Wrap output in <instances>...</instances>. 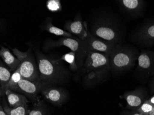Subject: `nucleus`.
Wrapping results in <instances>:
<instances>
[{"instance_id": "17", "label": "nucleus", "mask_w": 154, "mask_h": 115, "mask_svg": "<svg viewBox=\"0 0 154 115\" xmlns=\"http://www.w3.org/2000/svg\"><path fill=\"white\" fill-rule=\"evenodd\" d=\"M12 74L11 71L8 68H6L1 61L0 65V85H1V96L5 95V91L7 89V86L8 85Z\"/></svg>"}, {"instance_id": "14", "label": "nucleus", "mask_w": 154, "mask_h": 115, "mask_svg": "<svg viewBox=\"0 0 154 115\" xmlns=\"http://www.w3.org/2000/svg\"><path fill=\"white\" fill-rule=\"evenodd\" d=\"M124 98L128 107L136 110L145 101L142 93L137 90L125 92Z\"/></svg>"}, {"instance_id": "4", "label": "nucleus", "mask_w": 154, "mask_h": 115, "mask_svg": "<svg viewBox=\"0 0 154 115\" xmlns=\"http://www.w3.org/2000/svg\"><path fill=\"white\" fill-rule=\"evenodd\" d=\"M64 46L71 49L76 54V61L79 69L81 70L84 65L89 50L86 41L78 38L62 37L58 40L47 39L44 44V49L49 50L55 47Z\"/></svg>"}, {"instance_id": "20", "label": "nucleus", "mask_w": 154, "mask_h": 115, "mask_svg": "<svg viewBox=\"0 0 154 115\" xmlns=\"http://www.w3.org/2000/svg\"><path fill=\"white\" fill-rule=\"evenodd\" d=\"M3 108L8 115H26L27 113V105L20 106L12 108L6 103L4 104Z\"/></svg>"}, {"instance_id": "27", "label": "nucleus", "mask_w": 154, "mask_h": 115, "mask_svg": "<svg viewBox=\"0 0 154 115\" xmlns=\"http://www.w3.org/2000/svg\"><path fill=\"white\" fill-rule=\"evenodd\" d=\"M131 115H142L141 113L138 112V111H137L136 112H135V113H133V114H131Z\"/></svg>"}, {"instance_id": "12", "label": "nucleus", "mask_w": 154, "mask_h": 115, "mask_svg": "<svg viewBox=\"0 0 154 115\" xmlns=\"http://www.w3.org/2000/svg\"><path fill=\"white\" fill-rule=\"evenodd\" d=\"M5 95L7 96L8 104L12 108L20 106L27 105L29 102L27 98L24 95L13 91L9 89L5 91Z\"/></svg>"}, {"instance_id": "5", "label": "nucleus", "mask_w": 154, "mask_h": 115, "mask_svg": "<svg viewBox=\"0 0 154 115\" xmlns=\"http://www.w3.org/2000/svg\"><path fill=\"white\" fill-rule=\"evenodd\" d=\"M110 70L120 72L130 69L138 58L136 50L128 45L116 46L110 54Z\"/></svg>"}, {"instance_id": "2", "label": "nucleus", "mask_w": 154, "mask_h": 115, "mask_svg": "<svg viewBox=\"0 0 154 115\" xmlns=\"http://www.w3.org/2000/svg\"><path fill=\"white\" fill-rule=\"evenodd\" d=\"M81 70L86 83L91 84L99 82L110 70L109 55L89 50Z\"/></svg>"}, {"instance_id": "18", "label": "nucleus", "mask_w": 154, "mask_h": 115, "mask_svg": "<svg viewBox=\"0 0 154 115\" xmlns=\"http://www.w3.org/2000/svg\"><path fill=\"white\" fill-rule=\"evenodd\" d=\"M46 24H45L44 26V30L47 31L48 32L55 35H59V36H62L66 38H75L76 36L73 35L72 34L64 30H62L61 29L54 26L52 24V20H48Z\"/></svg>"}, {"instance_id": "24", "label": "nucleus", "mask_w": 154, "mask_h": 115, "mask_svg": "<svg viewBox=\"0 0 154 115\" xmlns=\"http://www.w3.org/2000/svg\"><path fill=\"white\" fill-rule=\"evenodd\" d=\"M154 106L146 100L136 110L142 115H149Z\"/></svg>"}, {"instance_id": "1", "label": "nucleus", "mask_w": 154, "mask_h": 115, "mask_svg": "<svg viewBox=\"0 0 154 115\" xmlns=\"http://www.w3.org/2000/svg\"><path fill=\"white\" fill-rule=\"evenodd\" d=\"M91 33L94 37L113 44H122L124 31L116 17L105 14L96 19L91 26Z\"/></svg>"}, {"instance_id": "22", "label": "nucleus", "mask_w": 154, "mask_h": 115, "mask_svg": "<svg viewBox=\"0 0 154 115\" xmlns=\"http://www.w3.org/2000/svg\"><path fill=\"white\" fill-rule=\"evenodd\" d=\"M44 107H43V102L42 100H40L39 101L36 103L34 104L33 108L31 110L29 111L28 115H44Z\"/></svg>"}, {"instance_id": "9", "label": "nucleus", "mask_w": 154, "mask_h": 115, "mask_svg": "<svg viewBox=\"0 0 154 115\" xmlns=\"http://www.w3.org/2000/svg\"><path fill=\"white\" fill-rule=\"evenodd\" d=\"M84 26L88 34L86 42L89 50L91 51L107 54L109 56L112 51L117 45L94 37L90 32L88 24L86 22H84Z\"/></svg>"}, {"instance_id": "19", "label": "nucleus", "mask_w": 154, "mask_h": 115, "mask_svg": "<svg viewBox=\"0 0 154 115\" xmlns=\"http://www.w3.org/2000/svg\"><path fill=\"white\" fill-rule=\"evenodd\" d=\"M64 60L69 65L70 69L72 71H77L79 70L78 66L76 61V54L73 52L71 51L63 55L60 59L56 60L58 62Z\"/></svg>"}, {"instance_id": "21", "label": "nucleus", "mask_w": 154, "mask_h": 115, "mask_svg": "<svg viewBox=\"0 0 154 115\" xmlns=\"http://www.w3.org/2000/svg\"><path fill=\"white\" fill-rule=\"evenodd\" d=\"M21 79H22V77L21 76L20 69L18 66L17 70L12 74L10 82H9L8 85L7 86V89H11L12 88H14L18 83Z\"/></svg>"}, {"instance_id": "23", "label": "nucleus", "mask_w": 154, "mask_h": 115, "mask_svg": "<svg viewBox=\"0 0 154 115\" xmlns=\"http://www.w3.org/2000/svg\"><path fill=\"white\" fill-rule=\"evenodd\" d=\"M46 7L49 11L52 12H57L61 9L60 1L58 0H49L47 2Z\"/></svg>"}, {"instance_id": "13", "label": "nucleus", "mask_w": 154, "mask_h": 115, "mask_svg": "<svg viewBox=\"0 0 154 115\" xmlns=\"http://www.w3.org/2000/svg\"><path fill=\"white\" fill-rule=\"evenodd\" d=\"M0 56L11 71H15L20 64V60L11 53L10 50L2 46H1Z\"/></svg>"}, {"instance_id": "10", "label": "nucleus", "mask_w": 154, "mask_h": 115, "mask_svg": "<svg viewBox=\"0 0 154 115\" xmlns=\"http://www.w3.org/2000/svg\"><path fill=\"white\" fill-rule=\"evenodd\" d=\"M65 30L75 35L81 40L86 41L88 34L82 22V17L80 13H78L73 21H70L66 23Z\"/></svg>"}, {"instance_id": "6", "label": "nucleus", "mask_w": 154, "mask_h": 115, "mask_svg": "<svg viewBox=\"0 0 154 115\" xmlns=\"http://www.w3.org/2000/svg\"><path fill=\"white\" fill-rule=\"evenodd\" d=\"M11 49L13 54L20 61L19 68L22 78L35 83L40 82L38 63H36L32 50L29 49L23 52L17 48Z\"/></svg>"}, {"instance_id": "16", "label": "nucleus", "mask_w": 154, "mask_h": 115, "mask_svg": "<svg viewBox=\"0 0 154 115\" xmlns=\"http://www.w3.org/2000/svg\"><path fill=\"white\" fill-rule=\"evenodd\" d=\"M135 35L137 39L145 44H150L154 42V23L144 27Z\"/></svg>"}, {"instance_id": "28", "label": "nucleus", "mask_w": 154, "mask_h": 115, "mask_svg": "<svg viewBox=\"0 0 154 115\" xmlns=\"http://www.w3.org/2000/svg\"><path fill=\"white\" fill-rule=\"evenodd\" d=\"M149 115H154V106L153 107V109L151 110V112L149 113Z\"/></svg>"}, {"instance_id": "25", "label": "nucleus", "mask_w": 154, "mask_h": 115, "mask_svg": "<svg viewBox=\"0 0 154 115\" xmlns=\"http://www.w3.org/2000/svg\"><path fill=\"white\" fill-rule=\"evenodd\" d=\"M0 115H8L4 110V109L2 108V104L0 106Z\"/></svg>"}, {"instance_id": "3", "label": "nucleus", "mask_w": 154, "mask_h": 115, "mask_svg": "<svg viewBox=\"0 0 154 115\" xmlns=\"http://www.w3.org/2000/svg\"><path fill=\"white\" fill-rule=\"evenodd\" d=\"M40 82L54 83L62 82L66 77L67 71L57 60H52L38 52L36 53Z\"/></svg>"}, {"instance_id": "11", "label": "nucleus", "mask_w": 154, "mask_h": 115, "mask_svg": "<svg viewBox=\"0 0 154 115\" xmlns=\"http://www.w3.org/2000/svg\"><path fill=\"white\" fill-rule=\"evenodd\" d=\"M122 10L131 16H136L143 7V1L139 0H120L118 1Z\"/></svg>"}, {"instance_id": "8", "label": "nucleus", "mask_w": 154, "mask_h": 115, "mask_svg": "<svg viewBox=\"0 0 154 115\" xmlns=\"http://www.w3.org/2000/svg\"><path fill=\"white\" fill-rule=\"evenodd\" d=\"M40 82H31L22 78L15 86L10 90L28 98L34 104L41 100L40 97L38 96V93H40Z\"/></svg>"}, {"instance_id": "7", "label": "nucleus", "mask_w": 154, "mask_h": 115, "mask_svg": "<svg viewBox=\"0 0 154 115\" xmlns=\"http://www.w3.org/2000/svg\"><path fill=\"white\" fill-rule=\"evenodd\" d=\"M40 92L45 100L54 105H61L68 98L65 90L45 82L40 83Z\"/></svg>"}, {"instance_id": "15", "label": "nucleus", "mask_w": 154, "mask_h": 115, "mask_svg": "<svg viewBox=\"0 0 154 115\" xmlns=\"http://www.w3.org/2000/svg\"><path fill=\"white\" fill-rule=\"evenodd\" d=\"M138 67L143 71H150L154 67V53L143 51L138 55Z\"/></svg>"}, {"instance_id": "26", "label": "nucleus", "mask_w": 154, "mask_h": 115, "mask_svg": "<svg viewBox=\"0 0 154 115\" xmlns=\"http://www.w3.org/2000/svg\"><path fill=\"white\" fill-rule=\"evenodd\" d=\"M147 101L149 103H150V104L154 106V95L152 96V97L150 98H149L148 100H147Z\"/></svg>"}]
</instances>
